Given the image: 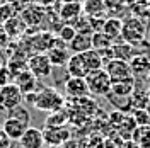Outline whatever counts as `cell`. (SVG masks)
I'll list each match as a JSON object with an SVG mask.
<instances>
[{"instance_id":"cell-35","label":"cell","mask_w":150,"mask_h":148,"mask_svg":"<svg viewBox=\"0 0 150 148\" xmlns=\"http://www.w3.org/2000/svg\"><path fill=\"white\" fill-rule=\"evenodd\" d=\"M0 5H2V2H0Z\"/></svg>"},{"instance_id":"cell-4","label":"cell","mask_w":150,"mask_h":148,"mask_svg":"<svg viewBox=\"0 0 150 148\" xmlns=\"http://www.w3.org/2000/svg\"><path fill=\"white\" fill-rule=\"evenodd\" d=\"M85 83H87V89L89 94H92L94 97H104L111 92V78L109 75L106 73L104 68L99 70H94L85 77Z\"/></svg>"},{"instance_id":"cell-14","label":"cell","mask_w":150,"mask_h":148,"mask_svg":"<svg viewBox=\"0 0 150 148\" xmlns=\"http://www.w3.org/2000/svg\"><path fill=\"white\" fill-rule=\"evenodd\" d=\"M36 83H38V78L29 72L28 68L22 70L21 73H17V77H16V85L21 89L22 94L34 92V90H36Z\"/></svg>"},{"instance_id":"cell-9","label":"cell","mask_w":150,"mask_h":148,"mask_svg":"<svg viewBox=\"0 0 150 148\" xmlns=\"http://www.w3.org/2000/svg\"><path fill=\"white\" fill-rule=\"evenodd\" d=\"M19 145H21V148H43L45 147V135L41 130L29 126L26 133L21 136Z\"/></svg>"},{"instance_id":"cell-12","label":"cell","mask_w":150,"mask_h":148,"mask_svg":"<svg viewBox=\"0 0 150 148\" xmlns=\"http://www.w3.org/2000/svg\"><path fill=\"white\" fill-rule=\"evenodd\" d=\"M80 16H84V12H82V4H80V2L63 4L62 9H60V17L63 19L67 24H70V26H72Z\"/></svg>"},{"instance_id":"cell-17","label":"cell","mask_w":150,"mask_h":148,"mask_svg":"<svg viewBox=\"0 0 150 148\" xmlns=\"http://www.w3.org/2000/svg\"><path fill=\"white\" fill-rule=\"evenodd\" d=\"M112 58H118V60H125V61H130L131 58L135 56V46L130 44V43H126V41H114L112 43Z\"/></svg>"},{"instance_id":"cell-31","label":"cell","mask_w":150,"mask_h":148,"mask_svg":"<svg viewBox=\"0 0 150 148\" xmlns=\"http://www.w3.org/2000/svg\"><path fill=\"white\" fill-rule=\"evenodd\" d=\"M0 2H2V4H14L16 0H0Z\"/></svg>"},{"instance_id":"cell-11","label":"cell","mask_w":150,"mask_h":148,"mask_svg":"<svg viewBox=\"0 0 150 148\" xmlns=\"http://www.w3.org/2000/svg\"><path fill=\"white\" fill-rule=\"evenodd\" d=\"M45 135V145H51V147H58V145H63L67 140L70 138V131L67 128H46L43 131Z\"/></svg>"},{"instance_id":"cell-27","label":"cell","mask_w":150,"mask_h":148,"mask_svg":"<svg viewBox=\"0 0 150 148\" xmlns=\"http://www.w3.org/2000/svg\"><path fill=\"white\" fill-rule=\"evenodd\" d=\"M133 121H135V124H137V126H145V124H150V114H149V111H145V109L137 111V112H135V116H133Z\"/></svg>"},{"instance_id":"cell-34","label":"cell","mask_w":150,"mask_h":148,"mask_svg":"<svg viewBox=\"0 0 150 148\" xmlns=\"http://www.w3.org/2000/svg\"><path fill=\"white\" fill-rule=\"evenodd\" d=\"M149 114H150V109H149Z\"/></svg>"},{"instance_id":"cell-8","label":"cell","mask_w":150,"mask_h":148,"mask_svg":"<svg viewBox=\"0 0 150 148\" xmlns=\"http://www.w3.org/2000/svg\"><path fill=\"white\" fill-rule=\"evenodd\" d=\"M63 89H65V94L72 101H77V99H82L85 95H89L85 78H80V77H68L67 82L63 83Z\"/></svg>"},{"instance_id":"cell-16","label":"cell","mask_w":150,"mask_h":148,"mask_svg":"<svg viewBox=\"0 0 150 148\" xmlns=\"http://www.w3.org/2000/svg\"><path fill=\"white\" fill-rule=\"evenodd\" d=\"M130 68H131V75H147L150 72V56L145 53L135 55L130 61Z\"/></svg>"},{"instance_id":"cell-21","label":"cell","mask_w":150,"mask_h":148,"mask_svg":"<svg viewBox=\"0 0 150 148\" xmlns=\"http://www.w3.org/2000/svg\"><path fill=\"white\" fill-rule=\"evenodd\" d=\"M112 41L109 36H106L103 31L99 32H94L92 34V49H96L97 53H103V51H109L112 48Z\"/></svg>"},{"instance_id":"cell-7","label":"cell","mask_w":150,"mask_h":148,"mask_svg":"<svg viewBox=\"0 0 150 148\" xmlns=\"http://www.w3.org/2000/svg\"><path fill=\"white\" fill-rule=\"evenodd\" d=\"M28 70L36 78H46L51 75L53 65H51L50 58L46 56V53H36L28 60Z\"/></svg>"},{"instance_id":"cell-25","label":"cell","mask_w":150,"mask_h":148,"mask_svg":"<svg viewBox=\"0 0 150 148\" xmlns=\"http://www.w3.org/2000/svg\"><path fill=\"white\" fill-rule=\"evenodd\" d=\"M17 16V9L14 7V4H2L0 5V24H5L7 20Z\"/></svg>"},{"instance_id":"cell-6","label":"cell","mask_w":150,"mask_h":148,"mask_svg":"<svg viewBox=\"0 0 150 148\" xmlns=\"http://www.w3.org/2000/svg\"><path fill=\"white\" fill-rule=\"evenodd\" d=\"M104 70L106 73L109 75L111 82H120V80H126V78H131V68L130 63L125 61V60H118V58H111L104 63ZM135 78V77H133Z\"/></svg>"},{"instance_id":"cell-10","label":"cell","mask_w":150,"mask_h":148,"mask_svg":"<svg viewBox=\"0 0 150 148\" xmlns=\"http://www.w3.org/2000/svg\"><path fill=\"white\" fill-rule=\"evenodd\" d=\"M67 70H68V75L70 77H80V78H85L89 75V70L85 66V61L80 53H74L70 55L68 61H67Z\"/></svg>"},{"instance_id":"cell-15","label":"cell","mask_w":150,"mask_h":148,"mask_svg":"<svg viewBox=\"0 0 150 148\" xmlns=\"http://www.w3.org/2000/svg\"><path fill=\"white\" fill-rule=\"evenodd\" d=\"M70 49H67L65 46H56L55 43H53V46L48 49L46 56L50 58V61H51V65L53 66H65L67 61H68V58H70Z\"/></svg>"},{"instance_id":"cell-33","label":"cell","mask_w":150,"mask_h":148,"mask_svg":"<svg viewBox=\"0 0 150 148\" xmlns=\"http://www.w3.org/2000/svg\"><path fill=\"white\" fill-rule=\"evenodd\" d=\"M145 2H147V5H149V7H150V0H145Z\"/></svg>"},{"instance_id":"cell-13","label":"cell","mask_w":150,"mask_h":148,"mask_svg":"<svg viewBox=\"0 0 150 148\" xmlns=\"http://www.w3.org/2000/svg\"><path fill=\"white\" fill-rule=\"evenodd\" d=\"M68 49L70 53H85L89 49H92V36L91 34H82V32H77L74 36V39L68 43Z\"/></svg>"},{"instance_id":"cell-5","label":"cell","mask_w":150,"mask_h":148,"mask_svg":"<svg viewBox=\"0 0 150 148\" xmlns=\"http://www.w3.org/2000/svg\"><path fill=\"white\" fill-rule=\"evenodd\" d=\"M22 99H24V94L21 92V89L16 83H5L0 87V109L10 111L21 106Z\"/></svg>"},{"instance_id":"cell-28","label":"cell","mask_w":150,"mask_h":148,"mask_svg":"<svg viewBox=\"0 0 150 148\" xmlns=\"http://www.w3.org/2000/svg\"><path fill=\"white\" fill-rule=\"evenodd\" d=\"M10 143H12V141H10V138L5 135V131L0 128V148H9Z\"/></svg>"},{"instance_id":"cell-22","label":"cell","mask_w":150,"mask_h":148,"mask_svg":"<svg viewBox=\"0 0 150 148\" xmlns=\"http://www.w3.org/2000/svg\"><path fill=\"white\" fill-rule=\"evenodd\" d=\"M133 141L140 148H150V124L137 126L133 131Z\"/></svg>"},{"instance_id":"cell-19","label":"cell","mask_w":150,"mask_h":148,"mask_svg":"<svg viewBox=\"0 0 150 148\" xmlns=\"http://www.w3.org/2000/svg\"><path fill=\"white\" fill-rule=\"evenodd\" d=\"M121 26H123V20L116 17H109L104 20L103 24V32L106 36H109L112 41H118L121 37Z\"/></svg>"},{"instance_id":"cell-26","label":"cell","mask_w":150,"mask_h":148,"mask_svg":"<svg viewBox=\"0 0 150 148\" xmlns=\"http://www.w3.org/2000/svg\"><path fill=\"white\" fill-rule=\"evenodd\" d=\"M77 34V31L74 29V26H70V24H65L63 27L60 29V32H58V36H60V39L63 41V43H70L72 39H74V36Z\"/></svg>"},{"instance_id":"cell-23","label":"cell","mask_w":150,"mask_h":148,"mask_svg":"<svg viewBox=\"0 0 150 148\" xmlns=\"http://www.w3.org/2000/svg\"><path fill=\"white\" fill-rule=\"evenodd\" d=\"M67 121H68V114L63 109L50 112V116L46 119V128H62V126L67 124Z\"/></svg>"},{"instance_id":"cell-20","label":"cell","mask_w":150,"mask_h":148,"mask_svg":"<svg viewBox=\"0 0 150 148\" xmlns=\"http://www.w3.org/2000/svg\"><path fill=\"white\" fill-rule=\"evenodd\" d=\"M82 58H84L85 61V66H87V70H89V73L94 72V70H99V68H104V61L101 55L96 51V49H89V51H85V53H80Z\"/></svg>"},{"instance_id":"cell-32","label":"cell","mask_w":150,"mask_h":148,"mask_svg":"<svg viewBox=\"0 0 150 148\" xmlns=\"http://www.w3.org/2000/svg\"><path fill=\"white\" fill-rule=\"evenodd\" d=\"M63 4H70V2H79V0H62Z\"/></svg>"},{"instance_id":"cell-30","label":"cell","mask_w":150,"mask_h":148,"mask_svg":"<svg viewBox=\"0 0 150 148\" xmlns=\"http://www.w3.org/2000/svg\"><path fill=\"white\" fill-rule=\"evenodd\" d=\"M7 37V32H5V27H4V24H0V43L4 41Z\"/></svg>"},{"instance_id":"cell-18","label":"cell","mask_w":150,"mask_h":148,"mask_svg":"<svg viewBox=\"0 0 150 148\" xmlns=\"http://www.w3.org/2000/svg\"><path fill=\"white\" fill-rule=\"evenodd\" d=\"M82 12L87 17H99L106 12V4L104 0H84Z\"/></svg>"},{"instance_id":"cell-2","label":"cell","mask_w":150,"mask_h":148,"mask_svg":"<svg viewBox=\"0 0 150 148\" xmlns=\"http://www.w3.org/2000/svg\"><path fill=\"white\" fill-rule=\"evenodd\" d=\"M63 104H65V97L55 87H43L36 90V99H34L33 107L45 112H55L63 109Z\"/></svg>"},{"instance_id":"cell-29","label":"cell","mask_w":150,"mask_h":148,"mask_svg":"<svg viewBox=\"0 0 150 148\" xmlns=\"http://www.w3.org/2000/svg\"><path fill=\"white\" fill-rule=\"evenodd\" d=\"M121 148H140V147H138V145H137L133 140H128V141H125V143H123Z\"/></svg>"},{"instance_id":"cell-1","label":"cell","mask_w":150,"mask_h":148,"mask_svg":"<svg viewBox=\"0 0 150 148\" xmlns=\"http://www.w3.org/2000/svg\"><path fill=\"white\" fill-rule=\"evenodd\" d=\"M29 121H31V114L21 104L17 107L7 111V118L4 119L2 130L5 131V135L10 138V141H19L21 136L29 128Z\"/></svg>"},{"instance_id":"cell-24","label":"cell","mask_w":150,"mask_h":148,"mask_svg":"<svg viewBox=\"0 0 150 148\" xmlns=\"http://www.w3.org/2000/svg\"><path fill=\"white\" fill-rule=\"evenodd\" d=\"M24 26H26V22L22 20V17H19V16L12 17L10 20H7V22L4 24V27H5V32H7V37H9V36H17V34H21V31L24 29Z\"/></svg>"},{"instance_id":"cell-3","label":"cell","mask_w":150,"mask_h":148,"mask_svg":"<svg viewBox=\"0 0 150 148\" xmlns=\"http://www.w3.org/2000/svg\"><path fill=\"white\" fill-rule=\"evenodd\" d=\"M145 36H147V24L142 19H138L137 16H131L123 20L120 39L130 43L133 46H140V43L145 41Z\"/></svg>"}]
</instances>
